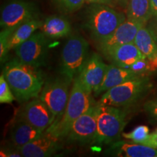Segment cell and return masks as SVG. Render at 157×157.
<instances>
[{"label":"cell","instance_id":"cell-1","mask_svg":"<svg viewBox=\"0 0 157 157\" xmlns=\"http://www.w3.org/2000/svg\"><path fill=\"white\" fill-rule=\"evenodd\" d=\"M2 74L18 101H28L37 97L44 84L39 67L21 62L17 58L6 63Z\"/></svg>","mask_w":157,"mask_h":157},{"label":"cell","instance_id":"cell-2","mask_svg":"<svg viewBox=\"0 0 157 157\" xmlns=\"http://www.w3.org/2000/svg\"><path fill=\"white\" fill-rule=\"evenodd\" d=\"M92 101L91 93L83 85L79 77H76L63 114L56 119L46 132L60 140L66 138L73 123L91 106Z\"/></svg>","mask_w":157,"mask_h":157},{"label":"cell","instance_id":"cell-3","mask_svg":"<svg viewBox=\"0 0 157 157\" xmlns=\"http://www.w3.org/2000/svg\"><path fill=\"white\" fill-rule=\"evenodd\" d=\"M86 15L85 27L97 44L111 36L126 20L124 13L101 4H92Z\"/></svg>","mask_w":157,"mask_h":157},{"label":"cell","instance_id":"cell-4","mask_svg":"<svg viewBox=\"0 0 157 157\" xmlns=\"http://www.w3.org/2000/svg\"><path fill=\"white\" fill-rule=\"evenodd\" d=\"M151 86L148 76H140L104 93L98 103L115 107L128 106L142 98Z\"/></svg>","mask_w":157,"mask_h":157},{"label":"cell","instance_id":"cell-5","mask_svg":"<svg viewBox=\"0 0 157 157\" xmlns=\"http://www.w3.org/2000/svg\"><path fill=\"white\" fill-rule=\"evenodd\" d=\"M127 110L100 104L97 134L93 143L109 144L119 140L127 123Z\"/></svg>","mask_w":157,"mask_h":157},{"label":"cell","instance_id":"cell-6","mask_svg":"<svg viewBox=\"0 0 157 157\" xmlns=\"http://www.w3.org/2000/svg\"><path fill=\"white\" fill-rule=\"evenodd\" d=\"M89 43L80 35H73L61 52V74L73 82L81 73L89 58Z\"/></svg>","mask_w":157,"mask_h":157},{"label":"cell","instance_id":"cell-7","mask_svg":"<svg viewBox=\"0 0 157 157\" xmlns=\"http://www.w3.org/2000/svg\"><path fill=\"white\" fill-rule=\"evenodd\" d=\"M71 82L69 78L63 75L61 77L51 78L44 84L39 93V98L48 105L56 119L63 114L69 98Z\"/></svg>","mask_w":157,"mask_h":157},{"label":"cell","instance_id":"cell-8","mask_svg":"<svg viewBox=\"0 0 157 157\" xmlns=\"http://www.w3.org/2000/svg\"><path fill=\"white\" fill-rule=\"evenodd\" d=\"M38 16V8L34 4L23 0H12L2 8L1 28L13 31L24 23L37 19Z\"/></svg>","mask_w":157,"mask_h":157},{"label":"cell","instance_id":"cell-9","mask_svg":"<svg viewBox=\"0 0 157 157\" xmlns=\"http://www.w3.org/2000/svg\"><path fill=\"white\" fill-rule=\"evenodd\" d=\"M99 110L100 104L92 105L85 113L73 123L66 135V140L68 142L80 144L93 143L97 134Z\"/></svg>","mask_w":157,"mask_h":157},{"label":"cell","instance_id":"cell-10","mask_svg":"<svg viewBox=\"0 0 157 157\" xmlns=\"http://www.w3.org/2000/svg\"><path fill=\"white\" fill-rule=\"evenodd\" d=\"M17 58L21 62L40 67L46 62L48 53V39L42 32L32 36L15 48Z\"/></svg>","mask_w":157,"mask_h":157},{"label":"cell","instance_id":"cell-11","mask_svg":"<svg viewBox=\"0 0 157 157\" xmlns=\"http://www.w3.org/2000/svg\"><path fill=\"white\" fill-rule=\"evenodd\" d=\"M18 119L40 130L46 131L56 117L48 105L40 98L36 97L23 108Z\"/></svg>","mask_w":157,"mask_h":157},{"label":"cell","instance_id":"cell-12","mask_svg":"<svg viewBox=\"0 0 157 157\" xmlns=\"http://www.w3.org/2000/svg\"><path fill=\"white\" fill-rule=\"evenodd\" d=\"M143 25H146L127 18L111 36L103 42L98 43V50L104 55L119 45L134 42L137 31Z\"/></svg>","mask_w":157,"mask_h":157},{"label":"cell","instance_id":"cell-13","mask_svg":"<svg viewBox=\"0 0 157 157\" xmlns=\"http://www.w3.org/2000/svg\"><path fill=\"white\" fill-rule=\"evenodd\" d=\"M109 65L103 61L100 55L93 53L89 56L78 77L90 93L101 85L105 77Z\"/></svg>","mask_w":157,"mask_h":157},{"label":"cell","instance_id":"cell-14","mask_svg":"<svg viewBox=\"0 0 157 157\" xmlns=\"http://www.w3.org/2000/svg\"><path fill=\"white\" fill-rule=\"evenodd\" d=\"M59 140V139L45 131L44 135L40 137L15 149L24 157L51 156L60 149Z\"/></svg>","mask_w":157,"mask_h":157},{"label":"cell","instance_id":"cell-15","mask_svg":"<svg viewBox=\"0 0 157 157\" xmlns=\"http://www.w3.org/2000/svg\"><path fill=\"white\" fill-rule=\"evenodd\" d=\"M140 76L129 68L119 67L114 64L109 65L105 77L101 85L93 92L94 95L95 96H98L102 93L109 91L116 86Z\"/></svg>","mask_w":157,"mask_h":157},{"label":"cell","instance_id":"cell-16","mask_svg":"<svg viewBox=\"0 0 157 157\" xmlns=\"http://www.w3.org/2000/svg\"><path fill=\"white\" fill-rule=\"evenodd\" d=\"M107 59L119 67L127 68L137 60L146 58L134 42L116 47L103 55Z\"/></svg>","mask_w":157,"mask_h":157},{"label":"cell","instance_id":"cell-17","mask_svg":"<svg viewBox=\"0 0 157 157\" xmlns=\"http://www.w3.org/2000/svg\"><path fill=\"white\" fill-rule=\"evenodd\" d=\"M44 132L17 119L11 129L10 138L15 148H17L39 138L44 135Z\"/></svg>","mask_w":157,"mask_h":157},{"label":"cell","instance_id":"cell-18","mask_svg":"<svg viewBox=\"0 0 157 157\" xmlns=\"http://www.w3.org/2000/svg\"><path fill=\"white\" fill-rule=\"evenodd\" d=\"M39 30L48 38L59 39L68 36L71 32V26L64 16L51 15L43 21Z\"/></svg>","mask_w":157,"mask_h":157},{"label":"cell","instance_id":"cell-19","mask_svg":"<svg viewBox=\"0 0 157 157\" xmlns=\"http://www.w3.org/2000/svg\"><path fill=\"white\" fill-rule=\"evenodd\" d=\"M126 15L127 19L146 25L153 17L150 0H129Z\"/></svg>","mask_w":157,"mask_h":157},{"label":"cell","instance_id":"cell-20","mask_svg":"<svg viewBox=\"0 0 157 157\" xmlns=\"http://www.w3.org/2000/svg\"><path fill=\"white\" fill-rule=\"evenodd\" d=\"M134 43L146 58H157V43L146 25L141 27L137 31Z\"/></svg>","mask_w":157,"mask_h":157},{"label":"cell","instance_id":"cell-21","mask_svg":"<svg viewBox=\"0 0 157 157\" xmlns=\"http://www.w3.org/2000/svg\"><path fill=\"white\" fill-rule=\"evenodd\" d=\"M42 21L33 19L21 25L13 31L9 38L10 50L15 48L34 34L37 29H40Z\"/></svg>","mask_w":157,"mask_h":157},{"label":"cell","instance_id":"cell-22","mask_svg":"<svg viewBox=\"0 0 157 157\" xmlns=\"http://www.w3.org/2000/svg\"><path fill=\"white\" fill-rule=\"evenodd\" d=\"M122 156L127 157H157V148L137 143L121 142L114 146Z\"/></svg>","mask_w":157,"mask_h":157},{"label":"cell","instance_id":"cell-23","mask_svg":"<svg viewBox=\"0 0 157 157\" xmlns=\"http://www.w3.org/2000/svg\"><path fill=\"white\" fill-rule=\"evenodd\" d=\"M126 68H129L140 76H148L149 73L154 71L157 68V58L154 59L143 58Z\"/></svg>","mask_w":157,"mask_h":157},{"label":"cell","instance_id":"cell-24","mask_svg":"<svg viewBox=\"0 0 157 157\" xmlns=\"http://www.w3.org/2000/svg\"><path fill=\"white\" fill-rule=\"evenodd\" d=\"M121 135L125 138L131 140L133 143L143 145L149 135V128L146 125H140L135 127L130 132H123Z\"/></svg>","mask_w":157,"mask_h":157},{"label":"cell","instance_id":"cell-25","mask_svg":"<svg viewBox=\"0 0 157 157\" xmlns=\"http://www.w3.org/2000/svg\"><path fill=\"white\" fill-rule=\"evenodd\" d=\"M60 10L64 13H74L81 9L85 0H54Z\"/></svg>","mask_w":157,"mask_h":157},{"label":"cell","instance_id":"cell-26","mask_svg":"<svg viewBox=\"0 0 157 157\" xmlns=\"http://www.w3.org/2000/svg\"><path fill=\"white\" fill-rule=\"evenodd\" d=\"M15 99L8 83L5 76L2 74L0 76V103H11Z\"/></svg>","mask_w":157,"mask_h":157},{"label":"cell","instance_id":"cell-27","mask_svg":"<svg viewBox=\"0 0 157 157\" xmlns=\"http://www.w3.org/2000/svg\"><path fill=\"white\" fill-rule=\"evenodd\" d=\"M13 31L2 29L0 33V60L1 63H5L7 58V53L10 51L9 38Z\"/></svg>","mask_w":157,"mask_h":157},{"label":"cell","instance_id":"cell-28","mask_svg":"<svg viewBox=\"0 0 157 157\" xmlns=\"http://www.w3.org/2000/svg\"><path fill=\"white\" fill-rule=\"evenodd\" d=\"M144 110L152 119L157 121V98L147 101L144 104Z\"/></svg>","mask_w":157,"mask_h":157},{"label":"cell","instance_id":"cell-29","mask_svg":"<svg viewBox=\"0 0 157 157\" xmlns=\"http://www.w3.org/2000/svg\"><path fill=\"white\" fill-rule=\"evenodd\" d=\"M146 26L157 43V16H153L146 24Z\"/></svg>","mask_w":157,"mask_h":157},{"label":"cell","instance_id":"cell-30","mask_svg":"<svg viewBox=\"0 0 157 157\" xmlns=\"http://www.w3.org/2000/svg\"><path fill=\"white\" fill-rule=\"evenodd\" d=\"M143 145L157 148V129L151 134H149L148 138Z\"/></svg>","mask_w":157,"mask_h":157},{"label":"cell","instance_id":"cell-31","mask_svg":"<svg viewBox=\"0 0 157 157\" xmlns=\"http://www.w3.org/2000/svg\"><path fill=\"white\" fill-rule=\"evenodd\" d=\"M88 3L91 4H101V5H105L109 6H113V0H85Z\"/></svg>","mask_w":157,"mask_h":157},{"label":"cell","instance_id":"cell-32","mask_svg":"<svg viewBox=\"0 0 157 157\" xmlns=\"http://www.w3.org/2000/svg\"><path fill=\"white\" fill-rule=\"evenodd\" d=\"M153 12V16H157V0H150Z\"/></svg>","mask_w":157,"mask_h":157},{"label":"cell","instance_id":"cell-33","mask_svg":"<svg viewBox=\"0 0 157 157\" xmlns=\"http://www.w3.org/2000/svg\"><path fill=\"white\" fill-rule=\"evenodd\" d=\"M119 4V5L121 6V7H122L124 8V7H127V4H128V1L129 0H115Z\"/></svg>","mask_w":157,"mask_h":157}]
</instances>
